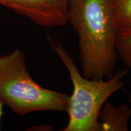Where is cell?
Returning <instances> with one entry per match:
<instances>
[{"label":"cell","mask_w":131,"mask_h":131,"mask_svg":"<svg viewBox=\"0 0 131 131\" xmlns=\"http://www.w3.org/2000/svg\"><path fill=\"white\" fill-rule=\"evenodd\" d=\"M68 23L77 34L82 74L94 80L111 77L119 32L111 0H69Z\"/></svg>","instance_id":"6da1fadb"},{"label":"cell","mask_w":131,"mask_h":131,"mask_svg":"<svg viewBox=\"0 0 131 131\" xmlns=\"http://www.w3.org/2000/svg\"><path fill=\"white\" fill-rule=\"evenodd\" d=\"M52 47L68 71L73 92L66 112L69 120L63 131H101L99 115L104 103L125 84L127 69L119 71L107 80L89 79L80 74L73 58L59 43L50 39Z\"/></svg>","instance_id":"7a4b0ae2"},{"label":"cell","mask_w":131,"mask_h":131,"mask_svg":"<svg viewBox=\"0 0 131 131\" xmlns=\"http://www.w3.org/2000/svg\"><path fill=\"white\" fill-rule=\"evenodd\" d=\"M69 95L47 89L28 72L20 49L0 56V101L19 116L42 111L66 112Z\"/></svg>","instance_id":"3957f363"},{"label":"cell","mask_w":131,"mask_h":131,"mask_svg":"<svg viewBox=\"0 0 131 131\" xmlns=\"http://www.w3.org/2000/svg\"><path fill=\"white\" fill-rule=\"evenodd\" d=\"M69 0H0V5L30 19L42 27L68 24Z\"/></svg>","instance_id":"277c9868"},{"label":"cell","mask_w":131,"mask_h":131,"mask_svg":"<svg viewBox=\"0 0 131 131\" xmlns=\"http://www.w3.org/2000/svg\"><path fill=\"white\" fill-rule=\"evenodd\" d=\"M130 117L129 106L123 103L115 106L106 101L99 115L101 131H127Z\"/></svg>","instance_id":"5b68a950"},{"label":"cell","mask_w":131,"mask_h":131,"mask_svg":"<svg viewBox=\"0 0 131 131\" xmlns=\"http://www.w3.org/2000/svg\"><path fill=\"white\" fill-rule=\"evenodd\" d=\"M119 31L131 29V0H111Z\"/></svg>","instance_id":"8992f818"},{"label":"cell","mask_w":131,"mask_h":131,"mask_svg":"<svg viewBox=\"0 0 131 131\" xmlns=\"http://www.w3.org/2000/svg\"><path fill=\"white\" fill-rule=\"evenodd\" d=\"M116 47L118 57L131 68V29L119 31Z\"/></svg>","instance_id":"52a82bcc"},{"label":"cell","mask_w":131,"mask_h":131,"mask_svg":"<svg viewBox=\"0 0 131 131\" xmlns=\"http://www.w3.org/2000/svg\"><path fill=\"white\" fill-rule=\"evenodd\" d=\"M3 103H2V101H0V122H1V118L2 117V114H3V112H2V108H3Z\"/></svg>","instance_id":"ba28073f"},{"label":"cell","mask_w":131,"mask_h":131,"mask_svg":"<svg viewBox=\"0 0 131 131\" xmlns=\"http://www.w3.org/2000/svg\"><path fill=\"white\" fill-rule=\"evenodd\" d=\"M130 101H131V100H130Z\"/></svg>","instance_id":"9c48e42d"}]
</instances>
